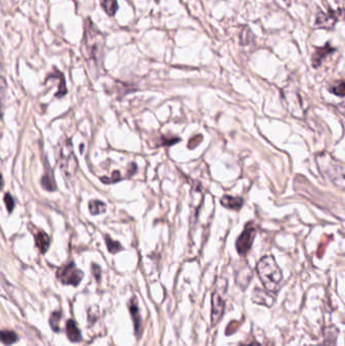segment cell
Segmentation results:
<instances>
[{
    "label": "cell",
    "instance_id": "6",
    "mask_svg": "<svg viewBox=\"0 0 345 346\" xmlns=\"http://www.w3.org/2000/svg\"><path fill=\"white\" fill-rule=\"evenodd\" d=\"M282 96L285 101L287 111H289L294 118L304 119L308 108L300 93L298 91L283 90Z\"/></svg>",
    "mask_w": 345,
    "mask_h": 346
},
{
    "label": "cell",
    "instance_id": "23",
    "mask_svg": "<svg viewBox=\"0 0 345 346\" xmlns=\"http://www.w3.org/2000/svg\"><path fill=\"white\" fill-rule=\"evenodd\" d=\"M345 86H344V81L341 80L340 82L336 83L335 85L333 86H330L328 89L330 90L331 93L335 94V95H338V96H344V92H345Z\"/></svg>",
    "mask_w": 345,
    "mask_h": 346
},
{
    "label": "cell",
    "instance_id": "17",
    "mask_svg": "<svg viewBox=\"0 0 345 346\" xmlns=\"http://www.w3.org/2000/svg\"><path fill=\"white\" fill-rule=\"evenodd\" d=\"M99 2L102 10L108 17H113L117 14L119 9L117 0H99Z\"/></svg>",
    "mask_w": 345,
    "mask_h": 346
},
{
    "label": "cell",
    "instance_id": "10",
    "mask_svg": "<svg viewBox=\"0 0 345 346\" xmlns=\"http://www.w3.org/2000/svg\"><path fill=\"white\" fill-rule=\"evenodd\" d=\"M333 52H335V49L333 47H331V45L329 43H327L323 47L316 48L315 52L312 55V65H313V67L318 68L322 64V61L325 59V58L327 56L331 55Z\"/></svg>",
    "mask_w": 345,
    "mask_h": 346
},
{
    "label": "cell",
    "instance_id": "5",
    "mask_svg": "<svg viewBox=\"0 0 345 346\" xmlns=\"http://www.w3.org/2000/svg\"><path fill=\"white\" fill-rule=\"evenodd\" d=\"M228 282L225 278H218L215 286V291L212 296V325H217L222 319L225 310L224 295L227 291Z\"/></svg>",
    "mask_w": 345,
    "mask_h": 346
},
{
    "label": "cell",
    "instance_id": "25",
    "mask_svg": "<svg viewBox=\"0 0 345 346\" xmlns=\"http://www.w3.org/2000/svg\"><path fill=\"white\" fill-rule=\"evenodd\" d=\"M100 180L103 184H113V183H117V182L121 181L122 177H121V173L119 171H114L112 173L111 178H101Z\"/></svg>",
    "mask_w": 345,
    "mask_h": 346
},
{
    "label": "cell",
    "instance_id": "31",
    "mask_svg": "<svg viewBox=\"0 0 345 346\" xmlns=\"http://www.w3.org/2000/svg\"><path fill=\"white\" fill-rule=\"evenodd\" d=\"M241 346H261L258 342H256V341H253V342H251V343H249V344H246V345H241Z\"/></svg>",
    "mask_w": 345,
    "mask_h": 346
},
{
    "label": "cell",
    "instance_id": "2",
    "mask_svg": "<svg viewBox=\"0 0 345 346\" xmlns=\"http://www.w3.org/2000/svg\"><path fill=\"white\" fill-rule=\"evenodd\" d=\"M256 270L266 291L271 294L277 293L282 281V273L273 256H263L258 261Z\"/></svg>",
    "mask_w": 345,
    "mask_h": 346
},
{
    "label": "cell",
    "instance_id": "19",
    "mask_svg": "<svg viewBox=\"0 0 345 346\" xmlns=\"http://www.w3.org/2000/svg\"><path fill=\"white\" fill-rule=\"evenodd\" d=\"M106 211V206L104 203L98 200H93L89 202V212L91 215L96 216L103 214Z\"/></svg>",
    "mask_w": 345,
    "mask_h": 346
},
{
    "label": "cell",
    "instance_id": "14",
    "mask_svg": "<svg viewBox=\"0 0 345 346\" xmlns=\"http://www.w3.org/2000/svg\"><path fill=\"white\" fill-rule=\"evenodd\" d=\"M50 242L51 240L49 235L46 232H44V231H39V232L35 233V243L42 254H45L48 251L50 247Z\"/></svg>",
    "mask_w": 345,
    "mask_h": 346
},
{
    "label": "cell",
    "instance_id": "3",
    "mask_svg": "<svg viewBox=\"0 0 345 346\" xmlns=\"http://www.w3.org/2000/svg\"><path fill=\"white\" fill-rule=\"evenodd\" d=\"M318 168L321 175L336 186L343 189L344 184V167L343 165L333 158L330 154L324 152L316 157Z\"/></svg>",
    "mask_w": 345,
    "mask_h": 346
},
{
    "label": "cell",
    "instance_id": "29",
    "mask_svg": "<svg viewBox=\"0 0 345 346\" xmlns=\"http://www.w3.org/2000/svg\"><path fill=\"white\" fill-rule=\"evenodd\" d=\"M238 327H239V322L233 321V322L230 323V324L228 325V327H227V332H226L227 335H230V334H232V333L236 332L237 329H238Z\"/></svg>",
    "mask_w": 345,
    "mask_h": 346
},
{
    "label": "cell",
    "instance_id": "9",
    "mask_svg": "<svg viewBox=\"0 0 345 346\" xmlns=\"http://www.w3.org/2000/svg\"><path fill=\"white\" fill-rule=\"evenodd\" d=\"M340 11H329L328 14L320 13L317 16L316 26L323 29H331L338 21Z\"/></svg>",
    "mask_w": 345,
    "mask_h": 346
},
{
    "label": "cell",
    "instance_id": "15",
    "mask_svg": "<svg viewBox=\"0 0 345 346\" xmlns=\"http://www.w3.org/2000/svg\"><path fill=\"white\" fill-rule=\"evenodd\" d=\"M221 204L223 205V207L230 209V210H234V211H238L242 208L244 201L242 198H238V197H231V196H224L221 199Z\"/></svg>",
    "mask_w": 345,
    "mask_h": 346
},
{
    "label": "cell",
    "instance_id": "1",
    "mask_svg": "<svg viewBox=\"0 0 345 346\" xmlns=\"http://www.w3.org/2000/svg\"><path fill=\"white\" fill-rule=\"evenodd\" d=\"M105 38L97 29L90 18L84 21V32L81 43V53L87 63L88 69L92 75L99 72L104 55Z\"/></svg>",
    "mask_w": 345,
    "mask_h": 346
},
{
    "label": "cell",
    "instance_id": "28",
    "mask_svg": "<svg viewBox=\"0 0 345 346\" xmlns=\"http://www.w3.org/2000/svg\"><path fill=\"white\" fill-rule=\"evenodd\" d=\"M181 141L180 138H168V137H163L162 138V144L163 146H171V145H174L176 143H179Z\"/></svg>",
    "mask_w": 345,
    "mask_h": 346
},
{
    "label": "cell",
    "instance_id": "24",
    "mask_svg": "<svg viewBox=\"0 0 345 346\" xmlns=\"http://www.w3.org/2000/svg\"><path fill=\"white\" fill-rule=\"evenodd\" d=\"M8 85H7V81L6 79L3 77V76H0V120L3 119V96L5 95V91L7 89Z\"/></svg>",
    "mask_w": 345,
    "mask_h": 346
},
{
    "label": "cell",
    "instance_id": "26",
    "mask_svg": "<svg viewBox=\"0 0 345 346\" xmlns=\"http://www.w3.org/2000/svg\"><path fill=\"white\" fill-rule=\"evenodd\" d=\"M5 204L7 206V209L10 213L13 212V210L15 209V200L13 199V197L10 194H7L5 196Z\"/></svg>",
    "mask_w": 345,
    "mask_h": 346
},
{
    "label": "cell",
    "instance_id": "27",
    "mask_svg": "<svg viewBox=\"0 0 345 346\" xmlns=\"http://www.w3.org/2000/svg\"><path fill=\"white\" fill-rule=\"evenodd\" d=\"M202 140H203V136H202V135H197V136H195L194 138H192V139L190 140L189 145H188L189 148H190V149H195V148H197V147L201 144Z\"/></svg>",
    "mask_w": 345,
    "mask_h": 346
},
{
    "label": "cell",
    "instance_id": "12",
    "mask_svg": "<svg viewBox=\"0 0 345 346\" xmlns=\"http://www.w3.org/2000/svg\"><path fill=\"white\" fill-rule=\"evenodd\" d=\"M41 185L46 191H49V192H54L57 189V186H56V183L54 180L53 170L49 166L47 160H45V175L42 178Z\"/></svg>",
    "mask_w": 345,
    "mask_h": 346
},
{
    "label": "cell",
    "instance_id": "13",
    "mask_svg": "<svg viewBox=\"0 0 345 346\" xmlns=\"http://www.w3.org/2000/svg\"><path fill=\"white\" fill-rule=\"evenodd\" d=\"M129 310L134 322V327H135V332L139 336L141 332V316L139 313V308H138V303L136 298H133L129 304Z\"/></svg>",
    "mask_w": 345,
    "mask_h": 346
},
{
    "label": "cell",
    "instance_id": "20",
    "mask_svg": "<svg viewBox=\"0 0 345 346\" xmlns=\"http://www.w3.org/2000/svg\"><path fill=\"white\" fill-rule=\"evenodd\" d=\"M252 277V272L249 267H245L240 270L238 276H237V282L239 285L245 287L247 284H249V281Z\"/></svg>",
    "mask_w": 345,
    "mask_h": 346
},
{
    "label": "cell",
    "instance_id": "16",
    "mask_svg": "<svg viewBox=\"0 0 345 346\" xmlns=\"http://www.w3.org/2000/svg\"><path fill=\"white\" fill-rule=\"evenodd\" d=\"M66 334L68 339L72 342H80L82 340L81 332L78 329L76 322L72 319H69L66 323Z\"/></svg>",
    "mask_w": 345,
    "mask_h": 346
},
{
    "label": "cell",
    "instance_id": "21",
    "mask_svg": "<svg viewBox=\"0 0 345 346\" xmlns=\"http://www.w3.org/2000/svg\"><path fill=\"white\" fill-rule=\"evenodd\" d=\"M105 243H106L107 250L112 254H116L123 250V246L121 245V243L112 240L109 236H105Z\"/></svg>",
    "mask_w": 345,
    "mask_h": 346
},
{
    "label": "cell",
    "instance_id": "7",
    "mask_svg": "<svg viewBox=\"0 0 345 346\" xmlns=\"http://www.w3.org/2000/svg\"><path fill=\"white\" fill-rule=\"evenodd\" d=\"M57 278H58L62 283L67 285H78L83 276L84 273L76 267V265L73 262H70L66 265H63L57 270Z\"/></svg>",
    "mask_w": 345,
    "mask_h": 346
},
{
    "label": "cell",
    "instance_id": "18",
    "mask_svg": "<svg viewBox=\"0 0 345 346\" xmlns=\"http://www.w3.org/2000/svg\"><path fill=\"white\" fill-rule=\"evenodd\" d=\"M19 339V336L16 332L12 330H2L0 331V342H3L5 345L10 346L16 343Z\"/></svg>",
    "mask_w": 345,
    "mask_h": 346
},
{
    "label": "cell",
    "instance_id": "4",
    "mask_svg": "<svg viewBox=\"0 0 345 346\" xmlns=\"http://www.w3.org/2000/svg\"><path fill=\"white\" fill-rule=\"evenodd\" d=\"M58 165L63 175L67 178L74 177L78 169V161L75 156L71 140L66 138L60 144V155Z\"/></svg>",
    "mask_w": 345,
    "mask_h": 346
},
{
    "label": "cell",
    "instance_id": "32",
    "mask_svg": "<svg viewBox=\"0 0 345 346\" xmlns=\"http://www.w3.org/2000/svg\"><path fill=\"white\" fill-rule=\"evenodd\" d=\"M3 188H4V179H3V176L0 175V191L3 190Z\"/></svg>",
    "mask_w": 345,
    "mask_h": 346
},
{
    "label": "cell",
    "instance_id": "11",
    "mask_svg": "<svg viewBox=\"0 0 345 346\" xmlns=\"http://www.w3.org/2000/svg\"><path fill=\"white\" fill-rule=\"evenodd\" d=\"M252 299L254 303L266 306L268 308L274 304V298L272 297V294L259 290V288H255L252 295Z\"/></svg>",
    "mask_w": 345,
    "mask_h": 346
},
{
    "label": "cell",
    "instance_id": "8",
    "mask_svg": "<svg viewBox=\"0 0 345 346\" xmlns=\"http://www.w3.org/2000/svg\"><path fill=\"white\" fill-rule=\"evenodd\" d=\"M256 232L257 230L254 223L250 222L245 226L243 232L236 241V249L239 255L245 256L251 249V246L254 242V238L256 236Z\"/></svg>",
    "mask_w": 345,
    "mask_h": 346
},
{
    "label": "cell",
    "instance_id": "22",
    "mask_svg": "<svg viewBox=\"0 0 345 346\" xmlns=\"http://www.w3.org/2000/svg\"><path fill=\"white\" fill-rule=\"evenodd\" d=\"M61 318H62V313L60 311H56V312L52 313L49 322H50V326L54 332H59V330H60L59 323H60Z\"/></svg>",
    "mask_w": 345,
    "mask_h": 346
},
{
    "label": "cell",
    "instance_id": "30",
    "mask_svg": "<svg viewBox=\"0 0 345 346\" xmlns=\"http://www.w3.org/2000/svg\"><path fill=\"white\" fill-rule=\"evenodd\" d=\"M92 273H93L94 277L96 278V280L99 281L100 280V274H101V270H100L99 265L92 264Z\"/></svg>",
    "mask_w": 345,
    "mask_h": 346
}]
</instances>
